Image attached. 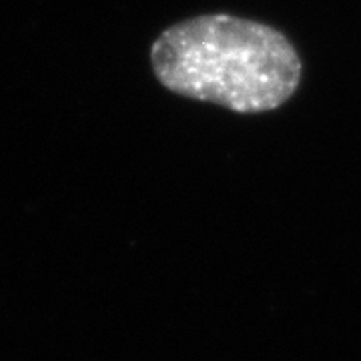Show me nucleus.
Wrapping results in <instances>:
<instances>
[{
	"label": "nucleus",
	"mask_w": 361,
	"mask_h": 361,
	"mask_svg": "<svg viewBox=\"0 0 361 361\" xmlns=\"http://www.w3.org/2000/svg\"><path fill=\"white\" fill-rule=\"evenodd\" d=\"M151 66L171 92L239 115L283 106L303 77L301 56L281 30L227 13L165 28L151 47Z\"/></svg>",
	"instance_id": "1"
}]
</instances>
